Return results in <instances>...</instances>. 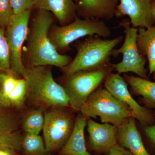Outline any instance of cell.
Here are the masks:
<instances>
[{"label": "cell", "mask_w": 155, "mask_h": 155, "mask_svg": "<svg viewBox=\"0 0 155 155\" xmlns=\"http://www.w3.org/2000/svg\"><path fill=\"white\" fill-rule=\"evenodd\" d=\"M37 10L29 26L26 40L28 66H54L63 69L72 59L70 56L58 52L50 40L49 33L54 17L49 11Z\"/></svg>", "instance_id": "cell-1"}, {"label": "cell", "mask_w": 155, "mask_h": 155, "mask_svg": "<svg viewBox=\"0 0 155 155\" xmlns=\"http://www.w3.org/2000/svg\"><path fill=\"white\" fill-rule=\"evenodd\" d=\"M22 76L28 85L27 97L37 108L70 107L67 92L54 79L48 66L25 67Z\"/></svg>", "instance_id": "cell-2"}, {"label": "cell", "mask_w": 155, "mask_h": 155, "mask_svg": "<svg viewBox=\"0 0 155 155\" xmlns=\"http://www.w3.org/2000/svg\"><path fill=\"white\" fill-rule=\"evenodd\" d=\"M123 39L122 35L107 39L94 35L77 42L75 45L77 54L67 67L62 69L64 74L95 70L107 66L110 64L113 50Z\"/></svg>", "instance_id": "cell-3"}, {"label": "cell", "mask_w": 155, "mask_h": 155, "mask_svg": "<svg viewBox=\"0 0 155 155\" xmlns=\"http://www.w3.org/2000/svg\"><path fill=\"white\" fill-rule=\"evenodd\" d=\"M79 111L87 118L99 116L102 123L118 127L131 117V110L127 104L102 87L97 89L87 97Z\"/></svg>", "instance_id": "cell-4"}, {"label": "cell", "mask_w": 155, "mask_h": 155, "mask_svg": "<svg viewBox=\"0 0 155 155\" xmlns=\"http://www.w3.org/2000/svg\"><path fill=\"white\" fill-rule=\"evenodd\" d=\"M111 35L110 29L101 19H81L77 17L67 25L51 28L49 37L56 49L69 50V46L78 39L97 35L107 38Z\"/></svg>", "instance_id": "cell-5"}, {"label": "cell", "mask_w": 155, "mask_h": 155, "mask_svg": "<svg viewBox=\"0 0 155 155\" xmlns=\"http://www.w3.org/2000/svg\"><path fill=\"white\" fill-rule=\"evenodd\" d=\"M113 70L110 63L101 69L65 75L62 86L69 97L70 107L79 111L87 97L99 87Z\"/></svg>", "instance_id": "cell-6"}, {"label": "cell", "mask_w": 155, "mask_h": 155, "mask_svg": "<svg viewBox=\"0 0 155 155\" xmlns=\"http://www.w3.org/2000/svg\"><path fill=\"white\" fill-rule=\"evenodd\" d=\"M119 25L125 30V40L121 47L113 50L112 56L116 58L122 54V60L118 64H112L114 70L119 74L133 72L138 77L149 80L145 67L147 58L140 52L137 45V28L131 26L130 21L126 19H123Z\"/></svg>", "instance_id": "cell-7"}, {"label": "cell", "mask_w": 155, "mask_h": 155, "mask_svg": "<svg viewBox=\"0 0 155 155\" xmlns=\"http://www.w3.org/2000/svg\"><path fill=\"white\" fill-rule=\"evenodd\" d=\"M43 131L47 153L61 148L72 133L75 119L72 111L66 107L48 109L44 114Z\"/></svg>", "instance_id": "cell-8"}, {"label": "cell", "mask_w": 155, "mask_h": 155, "mask_svg": "<svg viewBox=\"0 0 155 155\" xmlns=\"http://www.w3.org/2000/svg\"><path fill=\"white\" fill-rule=\"evenodd\" d=\"M31 10L14 15L7 27L5 36L11 54V71L14 75H22L25 66L22 63V46L29 28Z\"/></svg>", "instance_id": "cell-9"}, {"label": "cell", "mask_w": 155, "mask_h": 155, "mask_svg": "<svg viewBox=\"0 0 155 155\" xmlns=\"http://www.w3.org/2000/svg\"><path fill=\"white\" fill-rule=\"evenodd\" d=\"M104 86L116 98L129 107L131 117L137 119L143 126L151 125L154 122L151 112L139 104L132 97L127 88V83L119 73H110L104 81Z\"/></svg>", "instance_id": "cell-10"}, {"label": "cell", "mask_w": 155, "mask_h": 155, "mask_svg": "<svg viewBox=\"0 0 155 155\" xmlns=\"http://www.w3.org/2000/svg\"><path fill=\"white\" fill-rule=\"evenodd\" d=\"M126 16L130 18L133 27L147 28L153 26L151 0H119L115 17Z\"/></svg>", "instance_id": "cell-11"}, {"label": "cell", "mask_w": 155, "mask_h": 155, "mask_svg": "<svg viewBox=\"0 0 155 155\" xmlns=\"http://www.w3.org/2000/svg\"><path fill=\"white\" fill-rule=\"evenodd\" d=\"M90 150L98 153H107L117 143L118 127L108 123L100 124L88 118L87 122Z\"/></svg>", "instance_id": "cell-12"}, {"label": "cell", "mask_w": 155, "mask_h": 155, "mask_svg": "<svg viewBox=\"0 0 155 155\" xmlns=\"http://www.w3.org/2000/svg\"><path fill=\"white\" fill-rule=\"evenodd\" d=\"M77 0H34L33 9L51 12L61 26L69 24L77 16Z\"/></svg>", "instance_id": "cell-13"}, {"label": "cell", "mask_w": 155, "mask_h": 155, "mask_svg": "<svg viewBox=\"0 0 155 155\" xmlns=\"http://www.w3.org/2000/svg\"><path fill=\"white\" fill-rule=\"evenodd\" d=\"M119 0H77V14L83 19L110 20L115 17Z\"/></svg>", "instance_id": "cell-14"}, {"label": "cell", "mask_w": 155, "mask_h": 155, "mask_svg": "<svg viewBox=\"0 0 155 155\" xmlns=\"http://www.w3.org/2000/svg\"><path fill=\"white\" fill-rule=\"evenodd\" d=\"M135 119L130 117L118 127L116 134L117 143L128 150L133 155H150L137 130Z\"/></svg>", "instance_id": "cell-15"}, {"label": "cell", "mask_w": 155, "mask_h": 155, "mask_svg": "<svg viewBox=\"0 0 155 155\" xmlns=\"http://www.w3.org/2000/svg\"><path fill=\"white\" fill-rule=\"evenodd\" d=\"M87 122V118L82 114L76 117L72 133L61 148L59 155H90L87 150L84 139Z\"/></svg>", "instance_id": "cell-16"}, {"label": "cell", "mask_w": 155, "mask_h": 155, "mask_svg": "<svg viewBox=\"0 0 155 155\" xmlns=\"http://www.w3.org/2000/svg\"><path fill=\"white\" fill-rule=\"evenodd\" d=\"M137 42L139 51L148 61L149 75L155 81V25L149 28H137Z\"/></svg>", "instance_id": "cell-17"}, {"label": "cell", "mask_w": 155, "mask_h": 155, "mask_svg": "<svg viewBox=\"0 0 155 155\" xmlns=\"http://www.w3.org/2000/svg\"><path fill=\"white\" fill-rule=\"evenodd\" d=\"M123 78L130 86L134 94L141 96L147 107L155 109V82L125 74Z\"/></svg>", "instance_id": "cell-18"}, {"label": "cell", "mask_w": 155, "mask_h": 155, "mask_svg": "<svg viewBox=\"0 0 155 155\" xmlns=\"http://www.w3.org/2000/svg\"><path fill=\"white\" fill-rule=\"evenodd\" d=\"M44 110L40 108L30 111L22 122L23 130L25 133L39 134L44 125Z\"/></svg>", "instance_id": "cell-19"}, {"label": "cell", "mask_w": 155, "mask_h": 155, "mask_svg": "<svg viewBox=\"0 0 155 155\" xmlns=\"http://www.w3.org/2000/svg\"><path fill=\"white\" fill-rule=\"evenodd\" d=\"M25 155H46L45 143L39 134L25 133L22 137V148Z\"/></svg>", "instance_id": "cell-20"}, {"label": "cell", "mask_w": 155, "mask_h": 155, "mask_svg": "<svg viewBox=\"0 0 155 155\" xmlns=\"http://www.w3.org/2000/svg\"><path fill=\"white\" fill-rule=\"evenodd\" d=\"M9 109L0 105V135L14 133L20 124L19 117Z\"/></svg>", "instance_id": "cell-21"}, {"label": "cell", "mask_w": 155, "mask_h": 155, "mask_svg": "<svg viewBox=\"0 0 155 155\" xmlns=\"http://www.w3.org/2000/svg\"><path fill=\"white\" fill-rule=\"evenodd\" d=\"M28 95V85L24 78L17 79V84L14 90L7 97L9 107L21 109L24 106Z\"/></svg>", "instance_id": "cell-22"}, {"label": "cell", "mask_w": 155, "mask_h": 155, "mask_svg": "<svg viewBox=\"0 0 155 155\" xmlns=\"http://www.w3.org/2000/svg\"><path fill=\"white\" fill-rule=\"evenodd\" d=\"M0 72L12 73L11 54L4 28L0 26Z\"/></svg>", "instance_id": "cell-23"}, {"label": "cell", "mask_w": 155, "mask_h": 155, "mask_svg": "<svg viewBox=\"0 0 155 155\" xmlns=\"http://www.w3.org/2000/svg\"><path fill=\"white\" fill-rule=\"evenodd\" d=\"M22 137L14 132L9 134L0 135V149H9L18 151L22 148Z\"/></svg>", "instance_id": "cell-24"}, {"label": "cell", "mask_w": 155, "mask_h": 155, "mask_svg": "<svg viewBox=\"0 0 155 155\" xmlns=\"http://www.w3.org/2000/svg\"><path fill=\"white\" fill-rule=\"evenodd\" d=\"M14 15L11 0H0V26L8 27Z\"/></svg>", "instance_id": "cell-25"}, {"label": "cell", "mask_w": 155, "mask_h": 155, "mask_svg": "<svg viewBox=\"0 0 155 155\" xmlns=\"http://www.w3.org/2000/svg\"><path fill=\"white\" fill-rule=\"evenodd\" d=\"M17 79L18 78H15V75H13L12 73H5L3 84L2 92L3 97L5 100L9 108H10V107L7 101V97L16 86Z\"/></svg>", "instance_id": "cell-26"}, {"label": "cell", "mask_w": 155, "mask_h": 155, "mask_svg": "<svg viewBox=\"0 0 155 155\" xmlns=\"http://www.w3.org/2000/svg\"><path fill=\"white\" fill-rule=\"evenodd\" d=\"M34 0H11V5L15 15L33 9Z\"/></svg>", "instance_id": "cell-27"}, {"label": "cell", "mask_w": 155, "mask_h": 155, "mask_svg": "<svg viewBox=\"0 0 155 155\" xmlns=\"http://www.w3.org/2000/svg\"><path fill=\"white\" fill-rule=\"evenodd\" d=\"M107 153L108 155H133L128 150L117 143L110 149Z\"/></svg>", "instance_id": "cell-28"}, {"label": "cell", "mask_w": 155, "mask_h": 155, "mask_svg": "<svg viewBox=\"0 0 155 155\" xmlns=\"http://www.w3.org/2000/svg\"><path fill=\"white\" fill-rule=\"evenodd\" d=\"M143 129L146 135L155 147V124L144 126Z\"/></svg>", "instance_id": "cell-29"}, {"label": "cell", "mask_w": 155, "mask_h": 155, "mask_svg": "<svg viewBox=\"0 0 155 155\" xmlns=\"http://www.w3.org/2000/svg\"><path fill=\"white\" fill-rule=\"evenodd\" d=\"M5 73H0V105L9 108L5 100L3 97L2 92L3 84Z\"/></svg>", "instance_id": "cell-30"}, {"label": "cell", "mask_w": 155, "mask_h": 155, "mask_svg": "<svg viewBox=\"0 0 155 155\" xmlns=\"http://www.w3.org/2000/svg\"><path fill=\"white\" fill-rule=\"evenodd\" d=\"M17 151L9 149H0V155H17Z\"/></svg>", "instance_id": "cell-31"}, {"label": "cell", "mask_w": 155, "mask_h": 155, "mask_svg": "<svg viewBox=\"0 0 155 155\" xmlns=\"http://www.w3.org/2000/svg\"><path fill=\"white\" fill-rule=\"evenodd\" d=\"M152 17L154 25H155V0H151Z\"/></svg>", "instance_id": "cell-32"}]
</instances>
